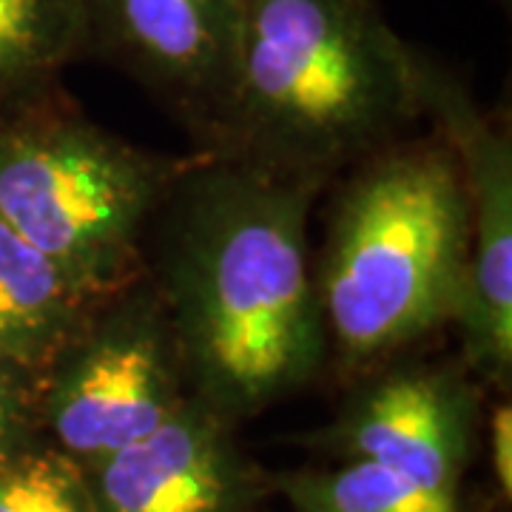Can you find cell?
<instances>
[{"instance_id": "1", "label": "cell", "mask_w": 512, "mask_h": 512, "mask_svg": "<svg viewBox=\"0 0 512 512\" xmlns=\"http://www.w3.org/2000/svg\"><path fill=\"white\" fill-rule=\"evenodd\" d=\"M322 183L191 154L157 208L143 271L191 396L237 424L311 384L328 328L308 251Z\"/></svg>"}, {"instance_id": "2", "label": "cell", "mask_w": 512, "mask_h": 512, "mask_svg": "<svg viewBox=\"0 0 512 512\" xmlns=\"http://www.w3.org/2000/svg\"><path fill=\"white\" fill-rule=\"evenodd\" d=\"M416 55L376 0H245L237 80L200 151L328 185L421 120Z\"/></svg>"}, {"instance_id": "3", "label": "cell", "mask_w": 512, "mask_h": 512, "mask_svg": "<svg viewBox=\"0 0 512 512\" xmlns=\"http://www.w3.org/2000/svg\"><path fill=\"white\" fill-rule=\"evenodd\" d=\"M316 288L339 370L367 373L453 322L470 271V202L441 140H396L350 165Z\"/></svg>"}, {"instance_id": "4", "label": "cell", "mask_w": 512, "mask_h": 512, "mask_svg": "<svg viewBox=\"0 0 512 512\" xmlns=\"http://www.w3.org/2000/svg\"><path fill=\"white\" fill-rule=\"evenodd\" d=\"M188 160L97 126L55 83L0 106V220L103 296L143 274L151 220Z\"/></svg>"}, {"instance_id": "5", "label": "cell", "mask_w": 512, "mask_h": 512, "mask_svg": "<svg viewBox=\"0 0 512 512\" xmlns=\"http://www.w3.org/2000/svg\"><path fill=\"white\" fill-rule=\"evenodd\" d=\"M188 396L183 356L146 271L97 296L40 373L46 441L80 467L148 436Z\"/></svg>"}, {"instance_id": "6", "label": "cell", "mask_w": 512, "mask_h": 512, "mask_svg": "<svg viewBox=\"0 0 512 512\" xmlns=\"http://www.w3.org/2000/svg\"><path fill=\"white\" fill-rule=\"evenodd\" d=\"M419 63L421 117L456 157L470 202V271L456 313L461 362L478 382H510L512 370V143L507 128L427 52Z\"/></svg>"}, {"instance_id": "7", "label": "cell", "mask_w": 512, "mask_h": 512, "mask_svg": "<svg viewBox=\"0 0 512 512\" xmlns=\"http://www.w3.org/2000/svg\"><path fill=\"white\" fill-rule=\"evenodd\" d=\"M245 0H83V55L134 77L211 143L234 89Z\"/></svg>"}, {"instance_id": "8", "label": "cell", "mask_w": 512, "mask_h": 512, "mask_svg": "<svg viewBox=\"0 0 512 512\" xmlns=\"http://www.w3.org/2000/svg\"><path fill=\"white\" fill-rule=\"evenodd\" d=\"M476 427L478 390L464 362H404L356 384L313 441L339 461H376L421 487L458 495Z\"/></svg>"}, {"instance_id": "9", "label": "cell", "mask_w": 512, "mask_h": 512, "mask_svg": "<svg viewBox=\"0 0 512 512\" xmlns=\"http://www.w3.org/2000/svg\"><path fill=\"white\" fill-rule=\"evenodd\" d=\"M94 512H259L274 493L214 407L188 396L140 441L83 467Z\"/></svg>"}, {"instance_id": "10", "label": "cell", "mask_w": 512, "mask_h": 512, "mask_svg": "<svg viewBox=\"0 0 512 512\" xmlns=\"http://www.w3.org/2000/svg\"><path fill=\"white\" fill-rule=\"evenodd\" d=\"M94 299L0 220V356L43 373Z\"/></svg>"}, {"instance_id": "11", "label": "cell", "mask_w": 512, "mask_h": 512, "mask_svg": "<svg viewBox=\"0 0 512 512\" xmlns=\"http://www.w3.org/2000/svg\"><path fill=\"white\" fill-rule=\"evenodd\" d=\"M83 37V0H0V106L60 83Z\"/></svg>"}, {"instance_id": "12", "label": "cell", "mask_w": 512, "mask_h": 512, "mask_svg": "<svg viewBox=\"0 0 512 512\" xmlns=\"http://www.w3.org/2000/svg\"><path fill=\"white\" fill-rule=\"evenodd\" d=\"M274 493L288 501L291 512H461L458 495L421 487L365 458L274 476Z\"/></svg>"}, {"instance_id": "13", "label": "cell", "mask_w": 512, "mask_h": 512, "mask_svg": "<svg viewBox=\"0 0 512 512\" xmlns=\"http://www.w3.org/2000/svg\"><path fill=\"white\" fill-rule=\"evenodd\" d=\"M0 512H94L83 467L52 444L0 464Z\"/></svg>"}, {"instance_id": "14", "label": "cell", "mask_w": 512, "mask_h": 512, "mask_svg": "<svg viewBox=\"0 0 512 512\" xmlns=\"http://www.w3.org/2000/svg\"><path fill=\"white\" fill-rule=\"evenodd\" d=\"M49 444L40 419V373L0 356V464Z\"/></svg>"}, {"instance_id": "15", "label": "cell", "mask_w": 512, "mask_h": 512, "mask_svg": "<svg viewBox=\"0 0 512 512\" xmlns=\"http://www.w3.org/2000/svg\"><path fill=\"white\" fill-rule=\"evenodd\" d=\"M490 458L498 490L504 498L512 493V413L510 404H495L490 416Z\"/></svg>"}]
</instances>
